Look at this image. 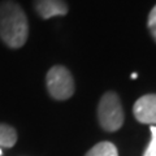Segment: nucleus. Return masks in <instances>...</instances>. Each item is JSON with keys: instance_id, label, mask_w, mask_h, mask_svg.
Here are the masks:
<instances>
[{"instance_id": "1", "label": "nucleus", "mask_w": 156, "mask_h": 156, "mask_svg": "<svg viewBox=\"0 0 156 156\" xmlns=\"http://www.w3.org/2000/svg\"><path fill=\"white\" fill-rule=\"evenodd\" d=\"M29 37V21L23 9L13 0L0 3V39L13 50L21 48Z\"/></svg>"}, {"instance_id": "2", "label": "nucleus", "mask_w": 156, "mask_h": 156, "mask_svg": "<svg viewBox=\"0 0 156 156\" xmlns=\"http://www.w3.org/2000/svg\"><path fill=\"white\" fill-rule=\"evenodd\" d=\"M125 115L120 98L115 91H108L98 104V121L105 131H117L124 125Z\"/></svg>"}, {"instance_id": "3", "label": "nucleus", "mask_w": 156, "mask_h": 156, "mask_svg": "<svg viewBox=\"0 0 156 156\" xmlns=\"http://www.w3.org/2000/svg\"><path fill=\"white\" fill-rule=\"evenodd\" d=\"M46 86L55 100H66L74 94V80L69 69L62 65H55L46 76Z\"/></svg>"}, {"instance_id": "4", "label": "nucleus", "mask_w": 156, "mask_h": 156, "mask_svg": "<svg viewBox=\"0 0 156 156\" xmlns=\"http://www.w3.org/2000/svg\"><path fill=\"white\" fill-rule=\"evenodd\" d=\"M136 121L142 124H156V94H147L139 98L133 107Z\"/></svg>"}, {"instance_id": "5", "label": "nucleus", "mask_w": 156, "mask_h": 156, "mask_svg": "<svg viewBox=\"0 0 156 156\" xmlns=\"http://www.w3.org/2000/svg\"><path fill=\"white\" fill-rule=\"evenodd\" d=\"M34 9L41 18L48 20L56 16H65L69 7L64 0H34Z\"/></svg>"}, {"instance_id": "6", "label": "nucleus", "mask_w": 156, "mask_h": 156, "mask_svg": "<svg viewBox=\"0 0 156 156\" xmlns=\"http://www.w3.org/2000/svg\"><path fill=\"white\" fill-rule=\"evenodd\" d=\"M17 142V131L8 124H0V147L12 148Z\"/></svg>"}, {"instance_id": "7", "label": "nucleus", "mask_w": 156, "mask_h": 156, "mask_svg": "<svg viewBox=\"0 0 156 156\" xmlns=\"http://www.w3.org/2000/svg\"><path fill=\"white\" fill-rule=\"evenodd\" d=\"M85 156H119L117 147L111 142H99L91 150L87 151Z\"/></svg>"}, {"instance_id": "8", "label": "nucleus", "mask_w": 156, "mask_h": 156, "mask_svg": "<svg viewBox=\"0 0 156 156\" xmlns=\"http://www.w3.org/2000/svg\"><path fill=\"white\" fill-rule=\"evenodd\" d=\"M151 140L144 151L143 156H156V125H151Z\"/></svg>"}, {"instance_id": "9", "label": "nucleus", "mask_w": 156, "mask_h": 156, "mask_svg": "<svg viewBox=\"0 0 156 156\" xmlns=\"http://www.w3.org/2000/svg\"><path fill=\"white\" fill-rule=\"evenodd\" d=\"M147 26H148V30L151 33V35H152V38L155 39V42H156V5L151 9V12L148 14Z\"/></svg>"}, {"instance_id": "10", "label": "nucleus", "mask_w": 156, "mask_h": 156, "mask_svg": "<svg viewBox=\"0 0 156 156\" xmlns=\"http://www.w3.org/2000/svg\"><path fill=\"white\" fill-rule=\"evenodd\" d=\"M136 77H138V74H136V73H133V74H131V78H133V80H135Z\"/></svg>"}, {"instance_id": "11", "label": "nucleus", "mask_w": 156, "mask_h": 156, "mask_svg": "<svg viewBox=\"0 0 156 156\" xmlns=\"http://www.w3.org/2000/svg\"><path fill=\"white\" fill-rule=\"evenodd\" d=\"M3 155V151H2V148H0V156H2Z\"/></svg>"}]
</instances>
